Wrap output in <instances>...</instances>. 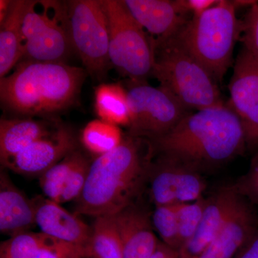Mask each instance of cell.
I'll return each mask as SVG.
<instances>
[{"mask_svg": "<svg viewBox=\"0 0 258 258\" xmlns=\"http://www.w3.org/2000/svg\"><path fill=\"white\" fill-rule=\"evenodd\" d=\"M257 215L244 198L221 232L196 258H233L257 230Z\"/></svg>", "mask_w": 258, "mask_h": 258, "instance_id": "obj_18", "label": "cell"}, {"mask_svg": "<svg viewBox=\"0 0 258 258\" xmlns=\"http://www.w3.org/2000/svg\"><path fill=\"white\" fill-rule=\"evenodd\" d=\"M152 258H179V252L171 248L164 242H159L155 252Z\"/></svg>", "mask_w": 258, "mask_h": 258, "instance_id": "obj_34", "label": "cell"}, {"mask_svg": "<svg viewBox=\"0 0 258 258\" xmlns=\"http://www.w3.org/2000/svg\"><path fill=\"white\" fill-rule=\"evenodd\" d=\"M30 0H13L8 16L0 25V78L5 77L24 55L23 24Z\"/></svg>", "mask_w": 258, "mask_h": 258, "instance_id": "obj_20", "label": "cell"}, {"mask_svg": "<svg viewBox=\"0 0 258 258\" xmlns=\"http://www.w3.org/2000/svg\"><path fill=\"white\" fill-rule=\"evenodd\" d=\"M149 142L151 156L171 157L200 171L225 164L247 148L241 120L227 103L191 112L169 133Z\"/></svg>", "mask_w": 258, "mask_h": 258, "instance_id": "obj_1", "label": "cell"}, {"mask_svg": "<svg viewBox=\"0 0 258 258\" xmlns=\"http://www.w3.org/2000/svg\"><path fill=\"white\" fill-rule=\"evenodd\" d=\"M12 1L10 0H1L0 1V25L4 23L8 16Z\"/></svg>", "mask_w": 258, "mask_h": 258, "instance_id": "obj_35", "label": "cell"}, {"mask_svg": "<svg viewBox=\"0 0 258 258\" xmlns=\"http://www.w3.org/2000/svg\"><path fill=\"white\" fill-rule=\"evenodd\" d=\"M123 138L119 126L102 120L89 122L81 134L83 147L97 157L118 147Z\"/></svg>", "mask_w": 258, "mask_h": 258, "instance_id": "obj_24", "label": "cell"}, {"mask_svg": "<svg viewBox=\"0 0 258 258\" xmlns=\"http://www.w3.org/2000/svg\"><path fill=\"white\" fill-rule=\"evenodd\" d=\"M0 258H86V248L42 232H28L2 242Z\"/></svg>", "mask_w": 258, "mask_h": 258, "instance_id": "obj_16", "label": "cell"}, {"mask_svg": "<svg viewBox=\"0 0 258 258\" xmlns=\"http://www.w3.org/2000/svg\"><path fill=\"white\" fill-rule=\"evenodd\" d=\"M124 3L152 43L175 36L192 18L184 0H125Z\"/></svg>", "mask_w": 258, "mask_h": 258, "instance_id": "obj_12", "label": "cell"}, {"mask_svg": "<svg viewBox=\"0 0 258 258\" xmlns=\"http://www.w3.org/2000/svg\"><path fill=\"white\" fill-rule=\"evenodd\" d=\"M60 125L50 120L5 118L0 120V161L17 155L37 141L48 137Z\"/></svg>", "mask_w": 258, "mask_h": 258, "instance_id": "obj_19", "label": "cell"}, {"mask_svg": "<svg viewBox=\"0 0 258 258\" xmlns=\"http://www.w3.org/2000/svg\"><path fill=\"white\" fill-rule=\"evenodd\" d=\"M95 109L97 115L107 123L128 126L130 113L127 91L119 84H101L95 92Z\"/></svg>", "mask_w": 258, "mask_h": 258, "instance_id": "obj_22", "label": "cell"}, {"mask_svg": "<svg viewBox=\"0 0 258 258\" xmlns=\"http://www.w3.org/2000/svg\"><path fill=\"white\" fill-rule=\"evenodd\" d=\"M131 82L126 91L131 137L147 141L160 138L192 112L161 86L154 87L146 81Z\"/></svg>", "mask_w": 258, "mask_h": 258, "instance_id": "obj_8", "label": "cell"}, {"mask_svg": "<svg viewBox=\"0 0 258 258\" xmlns=\"http://www.w3.org/2000/svg\"><path fill=\"white\" fill-rule=\"evenodd\" d=\"M138 140L124 137L118 147L91 163L82 193L75 201L76 215L109 216L134 204L148 179L149 164L142 157Z\"/></svg>", "mask_w": 258, "mask_h": 258, "instance_id": "obj_3", "label": "cell"}, {"mask_svg": "<svg viewBox=\"0 0 258 258\" xmlns=\"http://www.w3.org/2000/svg\"><path fill=\"white\" fill-rule=\"evenodd\" d=\"M32 200L35 206V222L40 232L86 248L91 237V227L77 215L62 208L60 204L40 196Z\"/></svg>", "mask_w": 258, "mask_h": 258, "instance_id": "obj_14", "label": "cell"}, {"mask_svg": "<svg viewBox=\"0 0 258 258\" xmlns=\"http://www.w3.org/2000/svg\"><path fill=\"white\" fill-rule=\"evenodd\" d=\"M206 188V181L200 174V171L182 162L176 193V204L197 201L204 197L203 193Z\"/></svg>", "mask_w": 258, "mask_h": 258, "instance_id": "obj_28", "label": "cell"}, {"mask_svg": "<svg viewBox=\"0 0 258 258\" xmlns=\"http://www.w3.org/2000/svg\"><path fill=\"white\" fill-rule=\"evenodd\" d=\"M217 3V0H184L185 5L192 16L203 14Z\"/></svg>", "mask_w": 258, "mask_h": 258, "instance_id": "obj_33", "label": "cell"}, {"mask_svg": "<svg viewBox=\"0 0 258 258\" xmlns=\"http://www.w3.org/2000/svg\"><path fill=\"white\" fill-rule=\"evenodd\" d=\"M152 76L161 87L177 98L190 111L224 104L219 84L180 40L177 35L152 42Z\"/></svg>", "mask_w": 258, "mask_h": 258, "instance_id": "obj_4", "label": "cell"}, {"mask_svg": "<svg viewBox=\"0 0 258 258\" xmlns=\"http://www.w3.org/2000/svg\"><path fill=\"white\" fill-rule=\"evenodd\" d=\"M227 104L238 115L247 148H258V60L242 46L234 64Z\"/></svg>", "mask_w": 258, "mask_h": 258, "instance_id": "obj_10", "label": "cell"}, {"mask_svg": "<svg viewBox=\"0 0 258 258\" xmlns=\"http://www.w3.org/2000/svg\"><path fill=\"white\" fill-rule=\"evenodd\" d=\"M232 186L242 198L258 205V154L251 163L248 171Z\"/></svg>", "mask_w": 258, "mask_h": 258, "instance_id": "obj_31", "label": "cell"}, {"mask_svg": "<svg viewBox=\"0 0 258 258\" xmlns=\"http://www.w3.org/2000/svg\"><path fill=\"white\" fill-rule=\"evenodd\" d=\"M22 60L64 62L73 47L67 3L30 0L23 24Z\"/></svg>", "mask_w": 258, "mask_h": 258, "instance_id": "obj_7", "label": "cell"}, {"mask_svg": "<svg viewBox=\"0 0 258 258\" xmlns=\"http://www.w3.org/2000/svg\"><path fill=\"white\" fill-rule=\"evenodd\" d=\"M73 47L86 71L102 79L111 63L108 21L101 0L67 2Z\"/></svg>", "mask_w": 258, "mask_h": 258, "instance_id": "obj_9", "label": "cell"}, {"mask_svg": "<svg viewBox=\"0 0 258 258\" xmlns=\"http://www.w3.org/2000/svg\"><path fill=\"white\" fill-rule=\"evenodd\" d=\"M233 1L219 0L203 14L192 16L177 34L180 40L218 84L230 66L242 21Z\"/></svg>", "mask_w": 258, "mask_h": 258, "instance_id": "obj_5", "label": "cell"}, {"mask_svg": "<svg viewBox=\"0 0 258 258\" xmlns=\"http://www.w3.org/2000/svg\"><path fill=\"white\" fill-rule=\"evenodd\" d=\"M243 47L258 60V2L248 8L242 20Z\"/></svg>", "mask_w": 258, "mask_h": 258, "instance_id": "obj_30", "label": "cell"}, {"mask_svg": "<svg viewBox=\"0 0 258 258\" xmlns=\"http://www.w3.org/2000/svg\"><path fill=\"white\" fill-rule=\"evenodd\" d=\"M109 32L111 63L131 81L152 76L154 51L147 32L123 0H101Z\"/></svg>", "mask_w": 258, "mask_h": 258, "instance_id": "obj_6", "label": "cell"}, {"mask_svg": "<svg viewBox=\"0 0 258 258\" xmlns=\"http://www.w3.org/2000/svg\"><path fill=\"white\" fill-rule=\"evenodd\" d=\"M86 76L66 62L20 61L0 79L2 106L18 115L52 116L77 102Z\"/></svg>", "mask_w": 258, "mask_h": 258, "instance_id": "obj_2", "label": "cell"}, {"mask_svg": "<svg viewBox=\"0 0 258 258\" xmlns=\"http://www.w3.org/2000/svg\"><path fill=\"white\" fill-rule=\"evenodd\" d=\"M152 220L161 242L179 252L181 244L175 205L156 207Z\"/></svg>", "mask_w": 258, "mask_h": 258, "instance_id": "obj_27", "label": "cell"}, {"mask_svg": "<svg viewBox=\"0 0 258 258\" xmlns=\"http://www.w3.org/2000/svg\"><path fill=\"white\" fill-rule=\"evenodd\" d=\"M78 149L72 130L59 125L52 134L40 139L2 165L25 176H40L70 153Z\"/></svg>", "mask_w": 258, "mask_h": 258, "instance_id": "obj_11", "label": "cell"}, {"mask_svg": "<svg viewBox=\"0 0 258 258\" xmlns=\"http://www.w3.org/2000/svg\"><path fill=\"white\" fill-rule=\"evenodd\" d=\"M121 242L123 258H152L159 242L152 217L135 204L114 215Z\"/></svg>", "mask_w": 258, "mask_h": 258, "instance_id": "obj_15", "label": "cell"}, {"mask_svg": "<svg viewBox=\"0 0 258 258\" xmlns=\"http://www.w3.org/2000/svg\"><path fill=\"white\" fill-rule=\"evenodd\" d=\"M243 200L232 185L222 187L208 198L198 230L179 249V258L198 257L221 232Z\"/></svg>", "mask_w": 258, "mask_h": 258, "instance_id": "obj_13", "label": "cell"}, {"mask_svg": "<svg viewBox=\"0 0 258 258\" xmlns=\"http://www.w3.org/2000/svg\"><path fill=\"white\" fill-rule=\"evenodd\" d=\"M36 225L32 200L26 198L4 171L0 174V231L10 237Z\"/></svg>", "mask_w": 258, "mask_h": 258, "instance_id": "obj_17", "label": "cell"}, {"mask_svg": "<svg viewBox=\"0 0 258 258\" xmlns=\"http://www.w3.org/2000/svg\"><path fill=\"white\" fill-rule=\"evenodd\" d=\"M181 166V161L163 155L155 162H149L148 179L155 207L176 205Z\"/></svg>", "mask_w": 258, "mask_h": 258, "instance_id": "obj_21", "label": "cell"}, {"mask_svg": "<svg viewBox=\"0 0 258 258\" xmlns=\"http://www.w3.org/2000/svg\"><path fill=\"white\" fill-rule=\"evenodd\" d=\"M208 203V198L203 197L192 203L175 205L181 247L193 237L198 230Z\"/></svg>", "mask_w": 258, "mask_h": 258, "instance_id": "obj_26", "label": "cell"}, {"mask_svg": "<svg viewBox=\"0 0 258 258\" xmlns=\"http://www.w3.org/2000/svg\"><path fill=\"white\" fill-rule=\"evenodd\" d=\"M83 155L81 151L76 149L39 176L40 188L45 198L58 202L71 173Z\"/></svg>", "mask_w": 258, "mask_h": 258, "instance_id": "obj_25", "label": "cell"}, {"mask_svg": "<svg viewBox=\"0 0 258 258\" xmlns=\"http://www.w3.org/2000/svg\"><path fill=\"white\" fill-rule=\"evenodd\" d=\"M91 164L83 154L71 173L57 203L62 205L74 200L76 201L79 198L86 184Z\"/></svg>", "mask_w": 258, "mask_h": 258, "instance_id": "obj_29", "label": "cell"}, {"mask_svg": "<svg viewBox=\"0 0 258 258\" xmlns=\"http://www.w3.org/2000/svg\"><path fill=\"white\" fill-rule=\"evenodd\" d=\"M233 258H258V229L244 242Z\"/></svg>", "mask_w": 258, "mask_h": 258, "instance_id": "obj_32", "label": "cell"}, {"mask_svg": "<svg viewBox=\"0 0 258 258\" xmlns=\"http://www.w3.org/2000/svg\"><path fill=\"white\" fill-rule=\"evenodd\" d=\"M86 258H123L114 215L95 218L86 247Z\"/></svg>", "mask_w": 258, "mask_h": 258, "instance_id": "obj_23", "label": "cell"}]
</instances>
